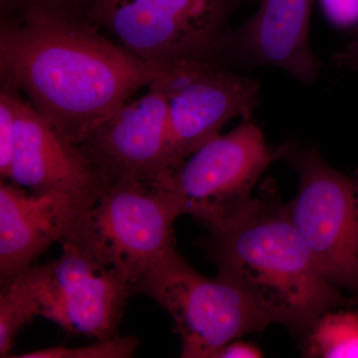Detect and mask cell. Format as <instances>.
Returning <instances> with one entry per match:
<instances>
[{"label":"cell","instance_id":"cell-1","mask_svg":"<svg viewBox=\"0 0 358 358\" xmlns=\"http://www.w3.org/2000/svg\"><path fill=\"white\" fill-rule=\"evenodd\" d=\"M164 65L134 55L83 16L0 15V80L70 143L159 79Z\"/></svg>","mask_w":358,"mask_h":358},{"label":"cell","instance_id":"cell-2","mask_svg":"<svg viewBox=\"0 0 358 358\" xmlns=\"http://www.w3.org/2000/svg\"><path fill=\"white\" fill-rule=\"evenodd\" d=\"M203 243L218 275L292 333L307 334L329 310L358 308L320 273L274 180L264 181L248 211L226 229L210 231Z\"/></svg>","mask_w":358,"mask_h":358},{"label":"cell","instance_id":"cell-3","mask_svg":"<svg viewBox=\"0 0 358 358\" xmlns=\"http://www.w3.org/2000/svg\"><path fill=\"white\" fill-rule=\"evenodd\" d=\"M296 148L292 141L268 145L262 129L252 120L243 121L167 169L154 183L178 199L183 214L210 231H221L248 211L264 171L273 162L288 159Z\"/></svg>","mask_w":358,"mask_h":358},{"label":"cell","instance_id":"cell-4","mask_svg":"<svg viewBox=\"0 0 358 358\" xmlns=\"http://www.w3.org/2000/svg\"><path fill=\"white\" fill-rule=\"evenodd\" d=\"M180 215L178 199L157 183L110 186L60 244L72 245L117 271L136 289L143 275L173 248V225Z\"/></svg>","mask_w":358,"mask_h":358},{"label":"cell","instance_id":"cell-5","mask_svg":"<svg viewBox=\"0 0 358 358\" xmlns=\"http://www.w3.org/2000/svg\"><path fill=\"white\" fill-rule=\"evenodd\" d=\"M257 0H85L82 16L155 65L215 62L231 18Z\"/></svg>","mask_w":358,"mask_h":358},{"label":"cell","instance_id":"cell-6","mask_svg":"<svg viewBox=\"0 0 358 358\" xmlns=\"http://www.w3.org/2000/svg\"><path fill=\"white\" fill-rule=\"evenodd\" d=\"M136 292L173 317L183 358H214L231 341L272 324L239 287L220 275L199 274L176 247L143 275Z\"/></svg>","mask_w":358,"mask_h":358},{"label":"cell","instance_id":"cell-7","mask_svg":"<svg viewBox=\"0 0 358 358\" xmlns=\"http://www.w3.org/2000/svg\"><path fill=\"white\" fill-rule=\"evenodd\" d=\"M287 160L300 179L286 204L289 218L322 275L358 303V169L346 176L313 147L296 148Z\"/></svg>","mask_w":358,"mask_h":358},{"label":"cell","instance_id":"cell-8","mask_svg":"<svg viewBox=\"0 0 358 358\" xmlns=\"http://www.w3.org/2000/svg\"><path fill=\"white\" fill-rule=\"evenodd\" d=\"M44 265L15 275L34 303L37 317L67 333L96 341L119 336L127 301L136 289L117 271L96 262L72 245Z\"/></svg>","mask_w":358,"mask_h":358},{"label":"cell","instance_id":"cell-9","mask_svg":"<svg viewBox=\"0 0 358 358\" xmlns=\"http://www.w3.org/2000/svg\"><path fill=\"white\" fill-rule=\"evenodd\" d=\"M167 140L164 171L178 166L220 136L235 117L251 121L260 102V83L226 66L206 60L164 65Z\"/></svg>","mask_w":358,"mask_h":358},{"label":"cell","instance_id":"cell-10","mask_svg":"<svg viewBox=\"0 0 358 358\" xmlns=\"http://www.w3.org/2000/svg\"><path fill=\"white\" fill-rule=\"evenodd\" d=\"M162 74L77 145L106 189L122 183H154L164 171L167 98Z\"/></svg>","mask_w":358,"mask_h":358},{"label":"cell","instance_id":"cell-11","mask_svg":"<svg viewBox=\"0 0 358 358\" xmlns=\"http://www.w3.org/2000/svg\"><path fill=\"white\" fill-rule=\"evenodd\" d=\"M258 9L219 42L215 62L229 68L274 67L310 86L324 63L310 43L313 0H257Z\"/></svg>","mask_w":358,"mask_h":358},{"label":"cell","instance_id":"cell-12","mask_svg":"<svg viewBox=\"0 0 358 358\" xmlns=\"http://www.w3.org/2000/svg\"><path fill=\"white\" fill-rule=\"evenodd\" d=\"M101 194L53 190L33 192L0 183V282L31 266L51 245L61 243Z\"/></svg>","mask_w":358,"mask_h":358},{"label":"cell","instance_id":"cell-13","mask_svg":"<svg viewBox=\"0 0 358 358\" xmlns=\"http://www.w3.org/2000/svg\"><path fill=\"white\" fill-rule=\"evenodd\" d=\"M6 180L33 192L102 194L106 188L78 145L70 143L18 91L16 138Z\"/></svg>","mask_w":358,"mask_h":358},{"label":"cell","instance_id":"cell-14","mask_svg":"<svg viewBox=\"0 0 358 358\" xmlns=\"http://www.w3.org/2000/svg\"><path fill=\"white\" fill-rule=\"evenodd\" d=\"M305 336V357L358 358V310H329Z\"/></svg>","mask_w":358,"mask_h":358},{"label":"cell","instance_id":"cell-15","mask_svg":"<svg viewBox=\"0 0 358 358\" xmlns=\"http://www.w3.org/2000/svg\"><path fill=\"white\" fill-rule=\"evenodd\" d=\"M37 317L34 303L16 279L1 284L0 357H8L23 327Z\"/></svg>","mask_w":358,"mask_h":358},{"label":"cell","instance_id":"cell-16","mask_svg":"<svg viewBox=\"0 0 358 358\" xmlns=\"http://www.w3.org/2000/svg\"><path fill=\"white\" fill-rule=\"evenodd\" d=\"M140 346V339L136 336H114L96 341V343L82 348H44L34 352L13 355L15 358H128L133 357Z\"/></svg>","mask_w":358,"mask_h":358},{"label":"cell","instance_id":"cell-17","mask_svg":"<svg viewBox=\"0 0 358 358\" xmlns=\"http://www.w3.org/2000/svg\"><path fill=\"white\" fill-rule=\"evenodd\" d=\"M17 96V89L0 83V176L4 180L10 173L15 145Z\"/></svg>","mask_w":358,"mask_h":358},{"label":"cell","instance_id":"cell-18","mask_svg":"<svg viewBox=\"0 0 358 358\" xmlns=\"http://www.w3.org/2000/svg\"><path fill=\"white\" fill-rule=\"evenodd\" d=\"M85 0H0V15H14L28 10L82 16Z\"/></svg>","mask_w":358,"mask_h":358},{"label":"cell","instance_id":"cell-19","mask_svg":"<svg viewBox=\"0 0 358 358\" xmlns=\"http://www.w3.org/2000/svg\"><path fill=\"white\" fill-rule=\"evenodd\" d=\"M327 20L338 28L358 26V0H319Z\"/></svg>","mask_w":358,"mask_h":358},{"label":"cell","instance_id":"cell-20","mask_svg":"<svg viewBox=\"0 0 358 358\" xmlns=\"http://www.w3.org/2000/svg\"><path fill=\"white\" fill-rule=\"evenodd\" d=\"M263 357V352L258 346L254 343H246V341H231L224 345L214 358H259Z\"/></svg>","mask_w":358,"mask_h":358},{"label":"cell","instance_id":"cell-21","mask_svg":"<svg viewBox=\"0 0 358 358\" xmlns=\"http://www.w3.org/2000/svg\"><path fill=\"white\" fill-rule=\"evenodd\" d=\"M334 65L350 71H358V31L352 41L333 55Z\"/></svg>","mask_w":358,"mask_h":358}]
</instances>
